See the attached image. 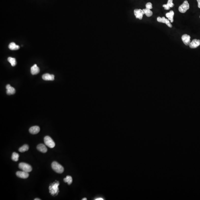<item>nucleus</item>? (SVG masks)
Segmentation results:
<instances>
[{"label": "nucleus", "mask_w": 200, "mask_h": 200, "mask_svg": "<svg viewBox=\"0 0 200 200\" xmlns=\"http://www.w3.org/2000/svg\"><path fill=\"white\" fill-rule=\"evenodd\" d=\"M59 185V182H57L56 183L54 182L52 184L50 185L49 187L50 193L52 195L54 196L57 195L58 194L59 190L58 186Z\"/></svg>", "instance_id": "f257e3e1"}, {"label": "nucleus", "mask_w": 200, "mask_h": 200, "mask_svg": "<svg viewBox=\"0 0 200 200\" xmlns=\"http://www.w3.org/2000/svg\"><path fill=\"white\" fill-rule=\"evenodd\" d=\"M52 168L53 169L58 173H62L64 169L61 165L56 162H53L52 163Z\"/></svg>", "instance_id": "f03ea898"}, {"label": "nucleus", "mask_w": 200, "mask_h": 200, "mask_svg": "<svg viewBox=\"0 0 200 200\" xmlns=\"http://www.w3.org/2000/svg\"><path fill=\"white\" fill-rule=\"evenodd\" d=\"M19 168L22 171L29 172L32 171V168L29 164L25 163H20L19 164Z\"/></svg>", "instance_id": "7ed1b4c3"}, {"label": "nucleus", "mask_w": 200, "mask_h": 200, "mask_svg": "<svg viewBox=\"0 0 200 200\" xmlns=\"http://www.w3.org/2000/svg\"><path fill=\"white\" fill-rule=\"evenodd\" d=\"M44 140L45 145L50 148H53L55 146V142L49 136H46L44 138Z\"/></svg>", "instance_id": "20e7f679"}, {"label": "nucleus", "mask_w": 200, "mask_h": 200, "mask_svg": "<svg viewBox=\"0 0 200 200\" xmlns=\"http://www.w3.org/2000/svg\"><path fill=\"white\" fill-rule=\"evenodd\" d=\"M189 4L188 1L185 0L183 3L179 6V11L181 13H185L189 9Z\"/></svg>", "instance_id": "39448f33"}, {"label": "nucleus", "mask_w": 200, "mask_h": 200, "mask_svg": "<svg viewBox=\"0 0 200 200\" xmlns=\"http://www.w3.org/2000/svg\"><path fill=\"white\" fill-rule=\"evenodd\" d=\"M157 21L159 22L165 23L169 28H172V25L170 23L169 20L168 19L165 18V17H157Z\"/></svg>", "instance_id": "423d86ee"}, {"label": "nucleus", "mask_w": 200, "mask_h": 200, "mask_svg": "<svg viewBox=\"0 0 200 200\" xmlns=\"http://www.w3.org/2000/svg\"><path fill=\"white\" fill-rule=\"evenodd\" d=\"M134 13L136 18L140 20L142 19L143 16L144 14L143 10H141V9H135L134 11Z\"/></svg>", "instance_id": "0eeeda50"}, {"label": "nucleus", "mask_w": 200, "mask_h": 200, "mask_svg": "<svg viewBox=\"0 0 200 200\" xmlns=\"http://www.w3.org/2000/svg\"><path fill=\"white\" fill-rule=\"evenodd\" d=\"M182 40L185 45H189L190 42V36L187 34H184L182 36Z\"/></svg>", "instance_id": "6e6552de"}, {"label": "nucleus", "mask_w": 200, "mask_h": 200, "mask_svg": "<svg viewBox=\"0 0 200 200\" xmlns=\"http://www.w3.org/2000/svg\"><path fill=\"white\" fill-rule=\"evenodd\" d=\"M16 175L17 177L22 179H26L29 176L28 172L25 171H17L16 173Z\"/></svg>", "instance_id": "1a4fd4ad"}, {"label": "nucleus", "mask_w": 200, "mask_h": 200, "mask_svg": "<svg viewBox=\"0 0 200 200\" xmlns=\"http://www.w3.org/2000/svg\"><path fill=\"white\" fill-rule=\"evenodd\" d=\"M200 45V40L194 39L190 42L189 45V47L190 48L194 49L197 48Z\"/></svg>", "instance_id": "9d476101"}, {"label": "nucleus", "mask_w": 200, "mask_h": 200, "mask_svg": "<svg viewBox=\"0 0 200 200\" xmlns=\"http://www.w3.org/2000/svg\"><path fill=\"white\" fill-rule=\"evenodd\" d=\"M40 130V127L38 126H33L29 129V132L32 134H36L39 132Z\"/></svg>", "instance_id": "9b49d317"}, {"label": "nucleus", "mask_w": 200, "mask_h": 200, "mask_svg": "<svg viewBox=\"0 0 200 200\" xmlns=\"http://www.w3.org/2000/svg\"><path fill=\"white\" fill-rule=\"evenodd\" d=\"M42 79L46 81H52L54 80L55 76L53 75H50L49 74H44L42 77Z\"/></svg>", "instance_id": "f8f14e48"}, {"label": "nucleus", "mask_w": 200, "mask_h": 200, "mask_svg": "<svg viewBox=\"0 0 200 200\" xmlns=\"http://www.w3.org/2000/svg\"><path fill=\"white\" fill-rule=\"evenodd\" d=\"M31 73L33 75H35L38 74L40 72V69L36 64L33 65L31 68Z\"/></svg>", "instance_id": "ddd939ff"}, {"label": "nucleus", "mask_w": 200, "mask_h": 200, "mask_svg": "<svg viewBox=\"0 0 200 200\" xmlns=\"http://www.w3.org/2000/svg\"><path fill=\"white\" fill-rule=\"evenodd\" d=\"M6 89H7L6 93H7V94H9V95L14 94L15 93V92H16L14 88L11 86L9 84L6 85Z\"/></svg>", "instance_id": "4468645a"}, {"label": "nucleus", "mask_w": 200, "mask_h": 200, "mask_svg": "<svg viewBox=\"0 0 200 200\" xmlns=\"http://www.w3.org/2000/svg\"><path fill=\"white\" fill-rule=\"evenodd\" d=\"M173 0H168L167 3L163 5V7H164L165 10H169L170 8H173L174 6V3H173Z\"/></svg>", "instance_id": "2eb2a0df"}, {"label": "nucleus", "mask_w": 200, "mask_h": 200, "mask_svg": "<svg viewBox=\"0 0 200 200\" xmlns=\"http://www.w3.org/2000/svg\"><path fill=\"white\" fill-rule=\"evenodd\" d=\"M37 149L39 151L43 153H46L47 149L46 146L43 144H40L37 146Z\"/></svg>", "instance_id": "dca6fc26"}, {"label": "nucleus", "mask_w": 200, "mask_h": 200, "mask_svg": "<svg viewBox=\"0 0 200 200\" xmlns=\"http://www.w3.org/2000/svg\"><path fill=\"white\" fill-rule=\"evenodd\" d=\"M174 12L173 11H171L169 12L166 13V16L168 18L169 20H170V22L173 23L174 21L173 17H174Z\"/></svg>", "instance_id": "f3484780"}, {"label": "nucleus", "mask_w": 200, "mask_h": 200, "mask_svg": "<svg viewBox=\"0 0 200 200\" xmlns=\"http://www.w3.org/2000/svg\"><path fill=\"white\" fill-rule=\"evenodd\" d=\"M9 48L11 50H17L19 49L20 47L19 45H16L14 42H12L9 44Z\"/></svg>", "instance_id": "a211bd4d"}, {"label": "nucleus", "mask_w": 200, "mask_h": 200, "mask_svg": "<svg viewBox=\"0 0 200 200\" xmlns=\"http://www.w3.org/2000/svg\"><path fill=\"white\" fill-rule=\"evenodd\" d=\"M143 11L144 12V14H145L148 17L151 16L153 15V12L150 9L146 8L143 9Z\"/></svg>", "instance_id": "6ab92c4d"}, {"label": "nucleus", "mask_w": 200, "mask_h": 200, "mask_svg": "<svg viewBox=\"0 0 200 200\" xmlns=\"http://www.w3.org/2000/svg\"><path fill=\"white\" fill-rule=\"evenodd\" d=\"M9 62L11 64L12 66H15L16 64V59L12 57H9L8 59Z\"/></svg>", "instance_id": "aec40b11"}, {"label": "nucleus", "mask_w": 200, "mask_h": 200, "mask_svg": "<svg viewBox=\"0 0 200 200\" xmlns=\"http://www.w3.org/2000/svg\"><path fill=\"white\" fill-rule=\"evenodd\" d=\"M64 181L66 183H68L69 185H70L72 182V178L70 176H67L66 178L64 179Z\"/></svg>", "instance_id": "412c9836"}, {"label": "nucleus", "mask_w": 200, "mask_h": 200, "mask_svg": "<svg viewBox=\"0 0 200 200\" xmlns=\"http://www.w3.org/2000/svg\"><path fill=\"white\" fill-rule=\"evenodd\" d=\"M29 149V146L28 145H24L19 148V151L20 152H24L28 151Z\"/></svg>", "instance_id": "4be33fe9"}, {"label": "nucleus", "mask_w": 200, "mask_h": 200, "mask_svg": "<svg viewBox=\"0 0 200 200\" xmlns=\"http://www.w3.org/2000/svg\"><path fill=\"white\" fill-rule=\"evenodd\" d=\"M19 154L16 152H14L12 154V159L13 161L16 162L19 159Z\"/></svg>", "instance_id": "5701e85b"}, {"label": "nucleus", "mask_w": 200, "mask_h": 200, "mask_svg": "<svg viewBox=\"0 0 200 200\" xmlns=\"http://www.w3.org/2000/svg\"><path fill=\"white\" fill-rule=\"evenodd\" d=\"M146 8L150 9V10L152 9V8H153L152 3L151 2L147 3L146 5Z\"/></svg>", "instance_id": "b1692460"}, {"label": "nucleus", "mask_w": 200, "mask_h": 200, "mask_svg": "<svg viewBox=\"0 0 200 200\" xmlns=\"http://www.w3.org/2000/svg\"><path fill=\"white\" fill-rule=\"evenodd\" d=\"M198 3V7L200 8V0H197Z\"/></svg>", "instance_id": "393cba45"}, {"label": "nucleus", "mask_w": 200, "mask_h": 200, "mask_svg": "<svg viewBox=\"0 0 200 200\" xmlns=\"http://www.w3.org/2000/svg\"><path fill=\"white\" fill-rule=\"evenodd\" d=\"M95 200H104V199H103L102 198H97L96 199H95Z\"/></svg>", "instance_id": "a878e982"}, {"label": "nucleus", "mask_w": 200, "mask_h": 200, "mask_svg": "<svg viewBox=\"0 0 200 200\" xmlns=\"http://www.w3.org/2000/svg\"><path fill=\"white\" fill-rule=\"evenodd\" d=\"M41 199H40L39 198H36L35 199V200H41Z\"/></svg>", "instance_id": "bb28decb"}, {"label": "nucleus", "mask_w": 200, "mask_h": 200, "mask_svg": "<svg viewBox=\"0 0 200 200\" xmlns=\"http://www.w3.org/2000/svg\"><path fill=\"white\" fill-rule=\"evenodd\" d=\"M87 199L86 198H84L83 199H82V200H87Z\"/></svg>", "instance_id": "cd10ccee"}, {"label": "nucleus", "mask_w": 200, "mask_h": 200, "mask_svg": "<svg viewBox=\"0 0 200 200\" xmlns=\"http://www.w3.org/2000/svg\"></svg>", "instance_id": "c85d7f7f"}]
</instances>
